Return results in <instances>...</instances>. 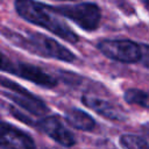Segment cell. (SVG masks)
<instances>
[{"instance_id": "cell-14", "label": "cell", "mask_w": 149, "mask_h": 149, "mask_svg": "<svg viewBox=\"0 0 149 149\" xmlns=\"http://www.w3.org/2000/svg\"><path fill=\"white\" fill-rule=\"evenodd\" d=\"M148 2H149V1H148Z\"/></svg>"}, {"instance_id": "cell-1", "label": "cell", "mask_w": 149, "mask_h": 149, "mask_svg": "<svg viewBox=\"0 0 149 149\" xmlns=\"http://www.w3.org/2000/svg\"><path fill=\"white\" fill-rule=\"evenodd\" d=\"M16 13L26 21L43 27L69 43H77L78 36L59 17L56 8L34 0H15Z\"/></svg>"}, {"instance_id": "cell-9", "label": "cell", "mask_w": 149, "mask_h": 149, "mask_svg": "<svg viewBox=\"0 0 149 149\" xmlns=\"http://www.w3.org/2000/svg\"><path fill=\"white\" fill-rule=\"evenodd\" d=\"M81 101L86 107L95 111L98 114H100V115H102L107 119L122 120L125 118L122 109H120L114 104L108 102V101H106L104 99H100L98 97H94V95H91V94H84L81 97Z\"/></svg>"}, {"instance_id": "cell-7", "label": "cell", "mask_w": 149, "mask_h": 149, "mask_svg": "<svg viewBox=\"0 0 149 149\" xmlns=\"http://www.w3.org/2000/svg\"><path fill=\"white\" fill-rule=\"evenodd\" d=\"M35 143L33 139L21 129L6 123L0 125V148L1 149H30Z\"/></svg>"}, {"instance_id": "cell-6", "label": "cell", "mask_w": 149, "mask_h": 149, "mask_svg": "<svg viewBox=\"0 0 149 149\" xmlns=\"http://www.w3.org/2000/svg\"><path fill=\"white\" fill-rule=\"evenodd\" d=\"M2 71L10 72L15 76H19L23 79H27L29 81H33L40 86L43 87H54L57 84V80L51 74L43 71L41 68L26 64V63H14V62H7L6 57L2 56Z\"/></svg>"}, {"instance_id": "cell-3", "label": "cell", "mask_w": 149, "mask_h": 149, "mask_svg": "<svg viewBox=\"0 0 149 149\" xmlns=\"http://www.w3.org/2000/svg\"><path fill=\"white\" fill-rule=\"evenodd\" d=\"M1 87L3 95H6L8 99H10L13 102H15L17 106L26 109L27 112L37 116L44 115L48 112V107L40 98L28 92L26 88L17 85L16 83L2 77Z\"/></svg>"}, {"instance_id": "cell-12", "label": "cell", "mask_w": 149, "mask_h": 149, "mask_svg": "<svg viewBox=\"0 0 149 149\" xmlns=\"http://www.w3.org/2000/svg\"><path fill=\"white\" fill-rule=\"evenodd\" d=\"M120 144L123 148H149V142L137 135L126 134L120 137Z\"/></svg>"}, {"instance_id": "cell-8", "label": "cell", "mask_w": 149, "mask_h": 149, "mask_svg": "<svg viewBox=\"0 0 149 149\" xmlns=\"http://www.w3.org/2000/svg\"><path fill=\"white\" fill-rule=\"evenodd\" d=\"M37 127L41 132L63 147H72L76 143V139L72 133L68 130V128L57 116H47L42 119L37 123Z\"/></svg>"}, {"instance_id": "cell-5", "label": "cell", "mask_w": 149, "mask_h": 149, "mask_svg": "<svg viewBox=\"0 0 149 149\" xmlns=\"http://www.w3.org/2000/svg\"><path fill=\"white\" fill-rule=\"evenodd\" d=\"M98 49L106 57L121 63H140L141 44L130 40H104L98 43Z\"/></svg>"}, {"instance_id": "cell-2", "label": "cell", "mask_w": 149, "mask_h": 149, "mask_svg": "<svg viewBox=\"0 0 149 149\" xmlns=\"http://www.w3.org/2000/svg\"><path fill=\"white\" fill-rule=\"evenodd\" d=\"M57 12L76 24H78L81 29L91 31L98 28L101 19L100 8L92 2H81L76 5H66L56 7Z\"/></svg>"}, {"instance_id": "cell-4", "label": "cell", "mask_w": 149, "mask_h": 149, "mask_svg": "<svg viewBox=\"0 0 149 149\" xmlns=\"http://www.w3.org/2000/svg\"><path fill=\"white\" fill-rule=\"evenodd\" d=\"M26 49L38 54L43 57H51L63 62H73L76 59L74 55L62 44H59L56 40L45 37L41 34H29L28 38L21 42Z\"/></svg>"}, {"instance_id": "cell-13", "label": "cell", "mask_w": 149, "mask_h": 149, "mask_svg": "<svg viewBox=\"0 0 149 149\" xmlns=\"http://www.w3.org/2000/svg\"><path fill=\"white\" fill-rule=\"evenodd\" d=\"M141 59H140V63L144 66V68H148L149 69V45L147 44H141Z\"/></svg>"}, {"instance_id": "cell-11", "label": "cell", "mask_w": 149, "mask_h": 149, "mask_svg": "<svg viewBox=\"0 0 149 149\" xmlns=\"http://www.w3.org/2000/svg\"><path fill=\"white\" fill-rule=\"evenodd\" d=\"M125 100L128 104L139 105L141 107L149 108V91H143L139 88L127 90L125 93Z\"/></svg>"}, {"instance_id": "cell-10", "label": "cell", "mask_w": 149, "mask_h": 149, "mask_svg": "<svg viewBox=\"0 0 149 149\" xmlns=\"http://www.w3.org/2000/svg\"><path fill=\"white\" fill-rule=\"evenodd\" d=\"M65 120L73 128L84 130V132H91L95 126L94 119L86 112L78 109V108L69 109L65 113Z\"/></svg>"}]
</instances>
